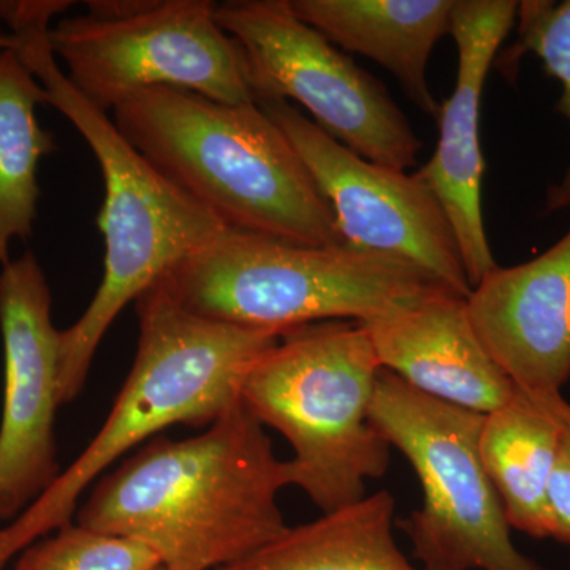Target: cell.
<instances>
[{
    "mask_svg": "<svg viewBox=\"0 0 570 570\" xmlns=\"http://www.w3.org/2000/svg\"><path fill=\"white\" fill-rule=\"evenodd\" d=\"M287 461L242 401L198 436L156 438L100 480L77 523L142 543L168 570H219L285 530Z\"/></svg>",
    "mask_w": 570,
    "mask_h": 570,
    "instance_id": "6da1fadb",
    "label": "cell"
},
{
    "mask_svg": "<svg viewBox=\"0 0 570 570\" xmlns=\"http://www.w3.org/2000/svg\"><path fill=\"white\" fill-rule=\"evenodd\" d=\"M55 10L17 18L0 36L36 75L47 104L62 112L92 149L102 170L105 198L97 225L105 238L99 291L59 341V404L77 400L92 358L119 313L179 262L227 230L208 209L160 175L130 145L108 112L89 104L59 67L48 31Z\"/></svg>",
    "mask_w": 570,
    "mask_h": 570,
    "instance_id": "7a4b0ae2",
    "label": "cell"
},
{
    "mask_svg": "<svg viewBox=\"0 0 570 570\" xmlns=\"http://www.w3.org/2000/svg\"><path fill=\"white\" fill-rule=\"evenodd\" d=\"M112 116L160 175L230 230L348 246L302 157L257 104L159 86L127 97Z\"/></svg>",
    "mask_w": 570,
    "mask_h": 570,
    "instance_id": "3957f363",
    "label": "cell"
},
{
    "mask_svg": "<svg viewBox=\"0 0 570 570\" xmlns=\"http://www.w3.org/2000/svg\"><path fill=\"white\" fill-rule=\"evenodd\" d=\"M140 335L126 384L107 422L58 480L0 528V569L31 543L73 521L86 489L140 442L183 423L213 425L239 403L243 382L281 332L190 313L154 284L135 299Z\"/></svg>",
    "mask_w": 570,
    "mask_h": 570,
    "instance_id": "277c9868",
    "label": "cell"
},
{
    "mask_svg": "<svg viewBox=\"0 0 570 570\" xmlns=\"http://www.w3.org/2000/svg\"><path fill=\"white\" fill-rule=\"evenodd\" d=\"M381 363L360 322H314L281 333L250 367L239 401L294 449L291 485L322 513L366 497L392 445L371 422Z\"/></svg>",
    "mask_w": 570,
    "mask_h": 570,
    "instance_id": "5b68a950",
    "label": "cell"
},
{
    "mask_svg": "<svg viewBox=\"0 0 570 570\" xmlns=\"http://www.w3.org/2000/svg\"><path fill=\"white\" fill-rule=\"evenodd\" d=\"M156 284L197 316L281 333L314 322L365 324L428 296L453 294L419 266L389 255L230 228Z\"/></svg>",
    "mask_w": 570,
    "mask_h": 570,
    "instance_id": "8992f818",
    "label": "cell"
},
{
    "mask_svg": "<svg viewBox=\"0 0 570 570\" xmlns=\"http://www.w3.org/2000/svg\"><path fill=\"white\" fill-rule=\"evenodd\" d=\"M485 415L423 395L382 367L371 422L414 468L423 505L397 521L425 570H547L510 538L479 456Z\"/></svg>",
    "mask_w": 570,
    "mask_h": 570,
    "instance_id": "52a82bcc",
    "label": "cell"
},
{
    "mask_svg": "<svg viewBox=\"0 0 570 570\" xmlns=\"http://www.w3.org/2000/svg\"><path fill=\"white\" fill-rule=\"evenodd\" d=\"M209 0H91L48 31L71 86L100 111L141 89L178 88L220 104H255L242 48Z\"/></svg>",
    "mask_w": 570,
    "mask_h": 570,
    "instance_id": "ba28073f",
    "label": "cell"
},
{
    "mask_svg": "<svg viewBox=\"0 0 570 570\" xmlns=\"http://www.w3.org/2000/svg\"><path fill=\"white\" fill-rule=\"evenodd\" d=\"M242 48L255 104L294 100L325 134L370 163L406 171L423 142L377 78L299 20L288 0L217 3Z\"/></svg>",
    "mask_w": 570,
    "mask_h": 570,
    "instance_id": "9c48e42d",
    "label": "cell"
},
{
    "mask_svg": "<svg viewBox=\"0 0 570 570\" xmlns=\"http://www.w3.org/2000/svg\"><path fill=\"white\" fill-rule=\"evenodd\" d=\"M257 105L302 157L348 246L419 266L468 298L460 245L436 195L414 175L356 156L287 100Z\"/></svg>",
    "mask_w": 570,
    "mask_h": 570,
    "instance_id": "30bf717a",
    "label": "cell"
},
{
    "mask_svg": "<svg viewBox=\"0 0 570 570\" xmlns=\"http://www.w3.org/2000/svg\"><path fill=\"white\" fill-rule=\"evenodd\" d=\"M51 305L36 255L26 253L2 266L0 523L17 520L61 475L55 438L61 330L52 324Z\"/></svg>",
    "mask_w": 570,
    "mask_h": 570,
    "instance_id": "8fae6325",
    "label": "cell"
},
{
    "mask_svg": "<svg viewBox=\"0 0 570 570\" xmlns=\"http://www.w3.org/2000/svg\"><path fill=\"white\" fill-rule=\"evenodd\" d=\"M517 0H455L450 36L459 52L456 85L439 115L433 157L412 174L448 214L471 288L497 268L482 213L485 163L480 149V100L491 63L519 11Z\"/></svg>",
    "mask_w": 570,
    "mask_h": 570,
    "instance_id": "7c38bea8",
    "label": "cell"
},
{
    "mask_svg": "<svg viewBox=\"0 0 570 570\" xmlns=\"http://www.w3.org/2000/svg\"><path fill=\"white\" fill-rule=\"evenodd\" d=\"M466 306L480 343L515 387L561 392L570 379V232L530 262L491 269Z\"/></svg>",
    "mask_w": 570,
    "mask_h": 570,
    "instance_id": "4fadbf2b",
    "label": "cell"
},
{
    "mask_svg": "<svg viewBox=\"0 0 570 570\" xmlns=\"http://www.w3.org/2000/svg\"><path fill=\"white\" fill-rule=\"evenodd\" d=\"M362 325L381 366L423 395L487 415L515 393L480 343L466 298L431 295Z\"/></svg>",
    "mask_w": 570,
    "mask_h": 570,
    "instance_id": "5bb4252c",
    "label": "cell"
},
{
    "mask_svg": "<svg viewBox=\"0 0 570 570\" xmlns=\"http://www.w3.org/2000/svg\"><path fill=\"white\" fill-rule=\"evenodd\" d=\"M292 11L330 43L389 70L420 110L439 119L428 85L431 52L450 32L455 0H288Z\"/></svg>",
    "mask_w": 570,
    "mask_h": 570,
    "instance_id": "9a60e30c",
    "label": "cell"
},
{
    "mask_svg": "<svg viewBox=\"0 0 570 570\" xmlns=\"http://www.w3.org/2000/svg\"><path fill=\"white\" fill-rule=\"evenodd\" d=\"M570 403L561 392L515 387L504 406L483 419L479 456L512 530L550 538L549 485Z\"/></svg>",
    "mask_w": 570,
    "mask_h": 570,
    "instance_id": "2e32d148",
    "label": "cell"
},
{
    "mask_svg": "<svg viewBox=\"0 0 570 570\" xmlns=\"http://www.w3.org/2000/svg\"><path fill=\"white\" fill-rule=\"evenodd\" d=\"M389 491L287 528L249 557L219 570H417L397 547Z\"/></svg>",
    "mask_w": 570,
    "mask_h": 570,
    "instance_id": "e0dca14e",
    "label": "cell"
},
{
    "mask_svg": "<svg viewBox=\"0 0 570 570\" xmlns=\"http://www.w3.org/2000/svg\"><path fill=\"white\" fill-rule=\"evenodd\" d=\"M47 91L10 48L0 47V266L14 239L32 236L39 206V164L55 151L36 110Z\"/></svg>",
    "mask_w": 570,
    "mask_h": 570,
    "instance_id": "ac0fdd59",
    "label": "cell"
},
{
    "mask_svg": "<svg viewBox=\"0 0 570 570\" xmlns=\"http://www.w3.org/2000/svg\"><path fill=\"white\" fill-rule=\"evenodd\" d=\"M519 37L502 56V71H515L519 59L534 55L550 77L561 82L562 92L554 110L570 122V0H523L517 11ZM570 194V167L564 178L547 194V209L561 212Z\"/></svg>",
    "mask_w": 570,
    "mask_h": 570,
    "instance_id": "d6986e66",
    "label": "cell"
},
{
    "mask_svg": "<svg viewBox=\"0 0 570 570\" xmlns=\"http://www.w3.org/2000/svg\"><path fill=\"white\" fill-rule=\"evenodd\" d=\"M157 554L135 540L71 521L24 549L13 570H156Z\"/></svg>",
    "mask_w": 570,
    "mask_h": 570,
    "instance_id": "ffe728a7",
    "label": "cell"
},
{
    "mask_svg": "<svg viewBox=\"0 0 570 570\" xmlns=\"http://www.w3.org/2000/svg\"><path fill=\"white\" fill-rule=\"evenodd\" d=\"M549 517L550 538L570 547V419L551 471Z\"/></svg>",
    "mask_w": 570,
    "mask_h": 570,
    "instance_id": "44dd1931",
    "label": "cell"
},
{
    "mask_svg": "<svg viewBox=\"0 0 570 570\" xmlns=\"http://www.w3.org/2000/svg\"><path fill=\"white\" fill-rule=\"evenodd\" d=\"M570 206V194L568 195V198H566L564 209L569 208Z\"/></svg>",
    "mask_w": 570,
    "mask_h": 570,
    "instance_id": "7402d4cb",
    "label": "cell"
},
{
    "mask_svg": "<svg viewBox=\"0 0 570 570\" xmlns=\"http://www.w3.org/2000/svg\"><path fill=\"white\" fill-rule=\"evenodd\" d=\"M156 570H168V569H165L164 566H160V568L156 569Z\"/></svg>",
    "mask_w": 570,
    "mask_h": 570,
    "instance_id": "603a6c76",
    "label": "cell"
},
{
    "mask_svg": "<svg viewBox=\"0 0 570 570\" xmlns=\"http://www.w3.org/2000/svg\"><path fill=\"white\" fill-rule=\"evenodd\" d=\"M2 33H3V32H2V29H0V36H2Z\"/></svg>",
    "mask_w": 570,
    "mask_h": 570,
    "instance_id": "cb8c5ba5",
    "label": "cell"
}]
</instances>
